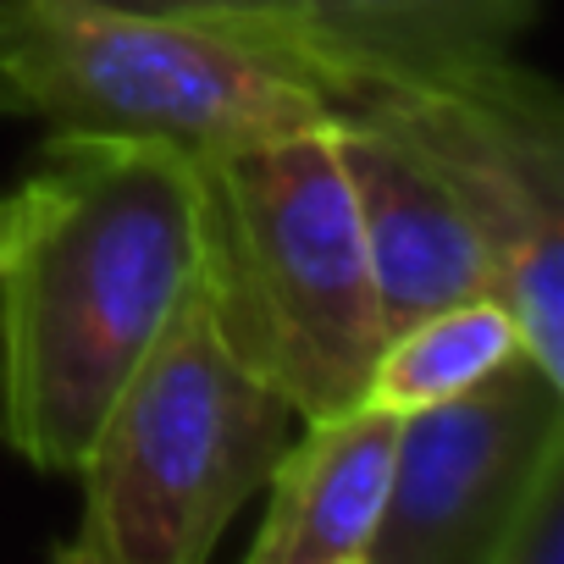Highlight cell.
Listing matches in <instances>:
<instances>
[{
    "mask_svg": "<svg viewBox=\"0 0 564 564\" xmlns=\"http://www.w3.org/2000/svg\"><path fill=\"white\" fill-rule=\"evenodd\" d=\"M333 117L393 133L459 205L531 366L564 382V111L514 56L322 84Z\"/></svg>",
    "mask_w": 564,
    "mask_h": 564,
    "instance_id": "5",
    "label": "cell"
},
{
    "mask_svg": "<svg viewBox=\"0 0 564 564\" xmlns=\"http://www.w3.org/2000/svg\"><path fill=\"white\" fill-rule=\"evenodd\" d=\"M333 144L349 172L371 282H377V311H382V338L399 327L492 294V260L459 205L443 194V183L382 128L333 117Z\"/></svg>",
    "mask_w": 564,
    "mask_h": 564,
    "instance_id": "7",
    "label": "cell"
},
{
    "mask_svg": "<svg viewBox=\"0 0 564 564\" xmlns=\"http://www.w3.org/2000/svg\"><path fill=\"white\" fill-rule=\"evenodd\" d=\"M514 355H525L514 316L503 311L498 294H476V300L443 305V311L399 327L393 338H382L366 399L393 415H410V410H426V404H443V399L476 388Z\"/></svg>",
    "mask_w": 564,
    "mask_h": 564,
    "instance_id": "10",
    "label": "cell"
},
{
    "mask_svg": "<svg viewBox=\"0 0 564 564\" xmlns=\"http://www.w3.org/2000/svg\"><path fill=\"white\" fill-rule=\"evenodd\" d=\"M492 564H564V437L525 476L492 542Z\"/></svg>",
    "mask_w": 564,
    "mask_h": 564,
    "instance_id": "11",
    "label": "cell"
},
{
    "mask_svg": "<svg viewBox=\"0 0 564 564\" xmlns=\"http://www.w3.org/2000/svg\"><path fill=\"white\" fill-rule=\"evenodd\" d=\"M294 404L221 338L199 282L100 415L78 481L67 564H205L238 509L265 487L294 432Z\"/></svg>",
    "mask_w": 564,
    "mask_h": 564,
    "instance_id": "4",
    "label": "cell"
},
{
    "mask_svg": "<svg viewBox=\"0 0 564 564\" xmlns=\"http://www.w3.org/2000/svg\"><path fill=\"white\" fill-rule=\"evenodd\" d=\"M0 117L210 155L327 128L333 106L294 56L232 23L117 0H0Z\"/></svg>",
    "mask_w": 564,
    "mask_h": 564,
    "instance_id": "3",
    "label": "cell"
},
{
    "mask_svg": "<svg viewBox=\"0 0 564 564\" xmlns=\"http://www.w3.org/2000/svg\"><path fill=\"white\" fill-rule=\"evenodd\" d=\"M536 0H294L282 18L232 23L294 56L322 89L355 73H443L514 56Z\"/></svg>",
    "mask_w": 564,
    "mask_h": 564,
    "instance_id": "9",
    "label": "cell"
},
{
    "mask_svg": "<svg viewBox=\"0 0 564 564\" xmlns=\"http://www.w3.org/2000/svg\"><path fill=\"white\" fill-rule=\"evenodd\" d=\"M7 221H12V199L0 194V249H7Z\"/></svg>",
    "mask_w": 564,
    "mask_h": 564,
    "instance_id": "13",
    "label": "cell"
},
{
    "mask_svg": "<svg viewBox=\"0 0 564 564\" xmlns=\"http://www.w3.org/2000/svg\"><path fill=\"white\" fill-rule=\"evenodd\" d=\"M194 172L199 294L227 349L300 421L360 404L382 311L333 122L194 155Z\"/></svg>",
    "mask_w": 564,
    "mask_h": 564,
    "instance_id": "2",
    "label": "cell"
},
{
    "mask_svg": "<svg viewBox=\"0 0 564 564\" xmlns=\"http://www.w3.org/2000/svg\"><path fill=\"white\" fill-rule=\"evenodd\" d=\"M564 437V382L525 355L476 388L399 415L393 487L366 564H492V542Z\"/></svg>",
    "mask_w": 564,
    "mask_h": 564,
    "instance_id": "6",
    "label": "cell"
},
{
    "mask_svg": "<svg viewBox=\"0 0 564 564\" xmlns=\"http://www.w3.org/2000/svg\"><path fill=\"white\" fill-rule=\"evenodd\" d=\"M7 199L0 437L34 470L73 476L199 282V172L161 139L51 133Z\"/></svg>",
    "mask_w": 564,
    "mask_h": 564,
    "instance_id": "1",
    "label": "cell"
},
{
    "mask_svg": "<svg viewBox=\"0 0 564 564\" xmlns=\"http://www.w3.org/2000/svg\"><path fill=\"white\" fill-rule=\"evenodd\" d=\"M265 470V514L249 564H366L393 487L399 415L360 399L333 415L294 421Z\"/></svg>",
    "mask_w": 564,
    "mask_h": 564,
    "instance_id": "8",
    "label": "cell"
},
{
    "mask_svg": "<svg viewBox=\"0 0 564 564\" xmlns=\"http://www.w3.org/2000/svg\"><path fill=\"white\" fill-rule=\"evenodd\" d=\"M139 12H172V18H210V23H265L282 18L294 0H117Z\"/></svg>",
    "mask_w": 564,
    "mask_h": 564,
    "instance_id": "12",
    "label": "cell"
}]
</instances>
